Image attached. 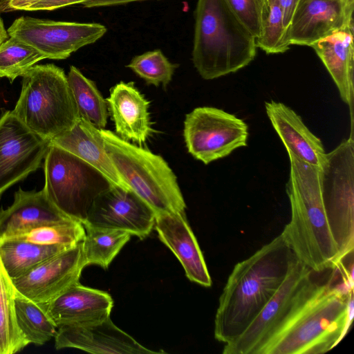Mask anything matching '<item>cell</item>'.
Listing matches in <instances>:
<instances>
[{
  "instance_id": "cell-1",
  "label": "cell",
  "mask_w": 354,
  "mask_h": 354,
  "mask_svg": "<svg viewBox=\"0 0 354 354\" xmlns=\"http://www.w3.org/2000/svg\"><path fill=\"white\" fill-rule=\"evenodd\" d=\"M297 260L280 234L237 263L219 297L215 339L225 344L239 337L273 297Z\"/></svg>"
},
{
  "instance_id": "cell-2",
  "label": "cell",
  "mask_w": 354,
  "mask_h": 354,
  "mask_svg": "<svg viewBox=\"0 0 354 354\" xmlns=\"http://www.w3.org/2000/svg\"><path fill=\"white\" fill-rule=\"evenodd\" d=\"M332 271L259 354L324 353L343 339L353 318V270H340L337 283Z\"/></svg>"
},
{
  "instance_id": "cell-3",
  "label": "cell",
  "mask_w": 354,
  "mask_h": 354,
  "mask_svg": "<svg viewBox=\"0 0 354 354\" xmlns=\"http://www.w3.org/2000/svg\"><path fill=\"white\" fill-rule=\"evenodd\" d=\"M286 193L290 219L281 234L297 259L316 273L335 269L341 261L322 194L320 168L290 151Z\"/></svg>"
},
{
  "instance_id": "cell-4",
  "label": "cell",
  "mask_w": 354,
  "mask_h": 354,
  "mask_svg": "<svg viewBox=\"0 0 354 354\" xmlns=\"http://www.w3.org/2000/svg\"><path fill=\"white\" fill-rule=\"evenodd\" d=\"M256 39L226 0H197L192 62L205 80L235 73L257 54Z\"/></svg>"
},
{
  "instance_id": "cell-5",
  "label": "cell",
  "mask_w": 354,
  "mask_h": 354,
  "mask_svg": "<svg viewBox=\"0 0 354 354\" xmlns=\"http://www.w3.org/2000/svg\"><path fill=\"white\" fill-rule=\"evenodd\" d=\"M30 130L49 142L71 129L80 117L64 71L53 64H35L22 76L14 109Z\"/></svg>"
},
{
  "instance_id": "cell-6",
  "label": "cell",
  "mask_w": 354,
  "mask_h": 354,
  "mask_svg": "<svg viewBox=\"0 0 354 354\" xmlns=\"http://www.w3.org/2000/svg\"><path fill=\"white\" fill-rule=\"evenodd\" d=\"M106 150L128 187L158 213L185 212L177 178L160 155L101 129Z\"/></svg>"
},
{
  "instance_id": "cell-7",
  "label": "cell",
  "mask_w": 354,
  "mask_h": 354,
  "mask_svg": "<svg viewBox=\"0 0 354 354\" xmlns=\"http://www.w3.org/2000/svg\"><path fill=\"white\" fill-rule=\"evenodd\" d=\"M44 160L46 196L64 214L84 224L96 198L114 185L94 167L52 142Z\"/></svg>"
},
{
  "instance_id": "cell-8",
  "label": "cell",
  "mask_w": 354,
  "mask_h": 354,
  "mask_svg": "<svg viewBox=\"0 0 354 354\" xmlns=\"http://www.w3.org/2000/svg\"><path fill=\"white\" fill-rule=\"evenodd\" d=\"M316 273L297 260L279 288L248 328L225 344L223 354H259L263 346L317 290Z\"/></svg>"
},
{
  "instance_id": "cell-9",
  "label": "cell",
  "mask_w": 354,
  "mask_h": 354,
  "mask_svg": "<svg viewBox=\"0 0 354 354\" xmlns=\"http://www.w3.org/2000/svg\"><path fill=\"white\" fill-rule=\"evenodd\" d=\"M320 168L323 203L341 261L354 249V140L326 153Z\"/></svg>"
},
{
  "instance_id": "cell-10",
  "label": "cell",
  "mask_w": 354,
  "mask_h": 354,
  "mask_svg": "<svg viewBox=\"0 0 354 354\" xmlns=\"http://www.w3.org/2000/svg\"><path fill=\"white\" fill-rule=\"evenodd\" d=\"M183 136L188 152L207 165L245 147L248 125L222 109L197 107L185 116Z\"/></svg>"
},
{
  "instance_id": "cell-11",
  "label": "cell",
  "mask_w": 354,
  "mask_h": 354,
  "mask_svg": "<svg viewBox=\"0 0 354 354\" xmlns=\"http://www.w3.org/2000/svg\"><path fill=\"white\" fill-rule=\"evenodd\" d=\"M107 31L100 23H82L41 19L22 16L7 32L9 37L30 44L46 59H65L80 48L92 44Z\"/></svg>"
},
{
  "instance_id": "cell-12",
  "label": "cell",
  "mask_w": 354,
  "mask_h": 354,
  "mask_svg": "<svg viewBox=\"0 0 354 354\" xmlns=\"http://www.w3.org/2000/svg\"><path fill=\"white\" fill-rule=\"evenodd\" d=\"M50 142L25 126L12 111L0 117V197L41 167Z\"/></svg>"
},
{
  "instance_id": "cell-13",
  "label": "cell",
  "mask_w": 354,
  "mask_h": 354,
  "mask_svg": "<svg viewBox=\"0 0 354 354\" xmlns=\"http://www.w3.org/2000/svg\"><path fill=\"white\" fill-rule=\"evenodd\" d=\"M156 216V212L135 192L113 185L96 198L83 225L122 230L142 239L151 232Z\"/></svg>"
},
{
  "instance_id": "cell-14",
  "label": "cell",
  "mask_w": 354,
  "mask_h": 354,
  "mask_svg": "<svg viewBox=\"0 0 354 354\" xmlns=\"http://www.w3.org/2000/svg\"><path fill=\"white\" fill-rule=\"evenodd\" d=\"M82 241L46 259L24 274L12 279L16 290L36 303L45 304L79 282L82 271L86 266Z\"/></svg>"
},
{
  "instance_id": "cell-15",
  "label": "cell",
  "mask_w": 354,
  "mask_h": 354,
  "mask_svg": "<svg viewBox=\"0 0 354 354\" xmlns=\"http://www.w3.org/2000/svg\"><path fill=\"white\" fill-rule=\"evenodd\" d=\"M354 0H305L287 30L290 45L311 46L318 40L353 25Z\"/></svg>"
},
{
  "instance_id": "cell-16",
  "label": "cell",
  "mask_w": 354,
  "mask_h": 354,
  "mask_svg": "<svg viewBox=\"0 0 354 354\" xmlns=\"http://www.w3.org/2000/svg\"><path fill=\"white\" fill-rule=\"evenodd\" d=\"M56 349L74 348L91 353H158L141 345L119 328L110 317L82 324L61 326L55 336Z\"/></svg>"
},
{
  "instance_id": "cell-17",
  "label": "cell",
  "mask_w": 354,
  "mask_h": 354,
  "mask_svg": "<svg viewBox=\"0 0 354 354\" xmlns=\"http://www.w3.org/2000/svg\"><path fill=\"white\" fill-rule=\"evenodd\" d=\"M154 227L160 241L180 262L187 277L203 286L210 287V274L185 213L156 214Z\"/></svg>"
},
{
  "instance_id": "cell-18",
  "label": "cell",
  "mask_w": 354,
  "mask_h": 354,
  "mask_svg": "<svg viewBox=\"0 0 354 354\" xmlns=\"http://www.w3.org/2000/svg\"><path fill=\"white\" fill-rule=\"evenodd\" d=\"M57 328L94 322L110 317L113 300L106 292L75 283L45 304H39Z\"/></svg>"
},
{
  "instance_id": "cell-19",
  "label": "cell",
  "mask_w": 354,
  "mask_h": 354,
  "mask_svg": "<svg viewBox=\"0 0 354 354\" xmlns=\"http://www.w3.org/2000/svg\"><path fill=\"white\" fill-rule=\"evenodd\" d=\"M118 136L139 145L154 131L149 111V102L133 82L115 84L106 99Z\"/></svg>"
},
{
  "instance_id": "cell-20",
  "label": "cell",
  "mask_w": 354,
  "mask_h": 354,
  "mask_svg": "<svg viewBox=\"0 0 354 354\" xmlns=\"http://www.w3.org/2000/svg\"><path fill=\"white\" fill-rule=\"evenodd\" d=\"M71 219L50 201L44 190L14 194L12 204L0 209V240L23 233L37 226Z\"/></svg>"
},
{
  "instance_id": "cell-21",
  "label": "cell",
  "mask_w": 354,
  "mask_h": 354,
  "mask_svg": "<svg viewBox=\"0 0 354 354\" xmlns=\"http://www.w3.org/2000/svg\"><path fill=\"white\" fill-rule=\"evenodd\" d=\"M311 47L330 75L341 99L350 108L353 133V25L318 40Z\"/></svg>"
},
{
  "instance_id": "cell-22",
  "label": "cell",
  "mask_w": 354,
  "mask_h": 354,
  "mask_svg": "<svg viewBox=\"0 0 354 354\" xmlns=\"http://www.w3.org/2000/svg\"><path fill=\"white\" fill-rule=\"evenodd\" d=\"M265 108L286 151L307 163L320 167L326 155L324 145L305 125L301 118L281 102H266Z\"/></svg>"
},
{
  "instance_id": "cell-23",
  "label": "cell",
  "mask_w": 354,
  "mask_h": 354,
  "mask_svg": "<svg viewBox=\"0 0 354 354\" xmlns=\"http://www.w3.org/2000/svg\"><path fill=\"white\" fill-rule=\"evenodd\" d=\"M50 142L94 167L113 185L130 189L120 178L106 150L101 129L89 122L80 118L71 129Z\"/></svg>"
},
{
  "instance_id": "cell-24",
  "label": "cell",
  "mask_w": 354,
  "mask_h": 354,
  "mask_svg": "<svg viewBox=\"0 0 354 354\" xmlns=\"http://www.w3.org/2000/svg\"><path fill=\"white\" fill-rule=\"evenodd\" d=\"M71 247L40 245L8 238L0 240V260L8 275L12 279L24 274L46 259Z\"/></svg>"
},
{
  "instance_id": "cell-25",
  "label": "cell",
  "mask_w": 354,
  "mask_h": 354,
  "mask_svg": "<svg viewBox=\"0 0 354 354\" xmlns=\"http://www.w3.org/2000/svg\"><path fill=\"white\" fill-rule=\"evenodd\" d=\"M67 79L79 117L100 129H104L108 105L95 83L74 66H71Z\"/></svg>"
},
{
  "instance_id": "cell-26",
  "label": "cell",
  "mask_w": 354,
  "mask_h": 354,
  "mask_svg": "<svg viewBox=\"0 0 354 354\" xmlns=\"http://www.w3.org/2000/svg\"><path fill=\"white\" fill-rule=\"evenodd\" d=\"M15 311L18 328L28 344L41 346L55 337L57 326L41 304L17 291Z\"/></svg>"
},
{
  "instance_id": "cell-27",
  "label": "cell",
  "mask_w": 354,
  "mask_h": 354,
  "mask_svg": "<svg viewBox=\"0 0 354 354\" xmlns=\"http://www.w3.org/2000/svg\"><path fill=\"white\" fill-rule=\"evenodd\" d=\"M17 290L0 260V354H13L29 344L18 328L15 311Z\"/></svg>"
},
{
  "instance_id": "cell-28",
  "label": "cell",
  "mask_w": 354,
  "mask_h": 354,
  "mask_svg": "<svg viewBox=\"0 0 354 354\" xmlns=\"http://www.w3.org/2000/svg\"><path fill=\"white\" fill-rule=\"evenodd\" d=\"M82 252L86 266L94 264L106 269L131 234L122 230L84 226Z\"/></svg>"
},
{
  "instance_id": "cell-29",
  "label": "cell",
  "mask_w": 354,
  "mask_h": 354,
  "mask_svg": "<svg viewBox=\"0 0 354 354\" xmlns=\"http://www.w3.org/2000/svg\"><path fill=\"white\" fill-rule=\"evenodd\" d=\"M85 234L86 230L82 223L69 219L41 225L9 238L40 245L71 247L82 242Z\"/></svg>"
},
{
  "instance_id": "cell-30",
  "label": "cell",
  "mask_w": 354,
  "mask_h": 354,
  "mask_svg": "<svg viewBox=\"0 0 354 354\" xmlns=\"http://www.w3.org/2000/svg\"><path fill=\"white\" fill-rule=\"evenodd\" d=\"M46 57L28 44L9 37L0 44V78L11 82Z\"/></svg>"
},
{
  "instance_id": "cell-31",
  "label": "cell",
  "mask_w": 354,
  "mask_h": 354,
  "mask_svg": "<svg viewBox=\"0 0 354 354\" xmlns=\"http://www.w3.org/2000/svg\"><path fill=\"white\" fill-rule=\"evenodd\" d=\"M256 45L267 54L282 53L290 48L287 30L278 0H267L262 30Z\"/></svg>"
},
{
  "instance_id": "cell-32",
  "label": "cell",
  "mask_w": 354,
  "mask_h": 354,
  "mask_svg": "<svg viewBox=\"0 0 354 354\" xmlns=\"http://www.w3.org/2000/svg\"><path fill=\"white\" fill-rule=\"evenodd\" d=\"M178 65L171 63L160 49L135 56L127 65L148 84L166 87Z\"/></svg>"
},
{
  "instance_id": "cell-33",
  "label": "cell",
  "mask_w": 354,
  "mask_h": 354,
  "mask_svg": "<svg viewBox=\"0 0 354 354\" xmlns=\"http://www.w3.org/2000/svg\"><path fill=\"white\" fill-rule=\"evenodd\" d=\"M228 6L255 39L261 32L267 0H226Z\"/></svg>"
},
{
  "instance_id": "cell-34",
  "label": "cell",
  "mask_w": 354,
  "mask_h": 354,
  "mask_svg": "<svg viewBox=\"0 0 354 354\" xmlns=\"http://www.w3.org/2000/svg\"><path fill=\"white\" fill-rule=\"evenodd\" d=\"M86 1L87 0H41L31 6L26 11H51L75 4H82Z\"/></svg>"
},
{
  "instance_id": "cell-35",
  "label": "cell",
  "mask_w": 354,
  "mask_h": 354,
  "mask_svg": "<svg viewBox=\"0 0 354 354\" xmlns=\"http://www.w3.org/2000/svg\"><path fill=\"white\" fill-rule=\"evenodd\" d=\"M305 0H278L283 14V24L288 30L292 19Z\"/></svg>"
},
{
  "instance_id": "cell-36",
  "label": "cell",
  "mask_w": 354,
  "mask_h": 354,
  "mask_svg": "<svg viewBox=\"0 0 354 354\" xmlns=\"http://www.w3.org/2000/svg\"><path fill=\"white\" fill-rule=\"evenodd\" d=\"M147 0H87L82 5L85 8H99L106 6H115L127 4L133 2L143 1Z\"/></svg>"
},
{
  "instance_id": "cell-37",
  "label": "cell",
  "mask_w": 354,
  "mask_h": 354,
  "mask_svg": "<svg viewBox=\"0 0 354 354\" xmlns=\"http://www.w3.org/2000/svg\"><path fill=\"white\" fill-rule=\"evenodd\" d=\"M41 0H8L1 12L16 10L26 11L28 8Z\"/></svg>"
},
{
  "instance_id": "cell-38",
  "label": "cell",
  "mask_w": 354,
  "mask_h": 354,
  "mask_svg": "<svg viewBox=\"0 0 354 354\" xmlns=\"http://www.w3.org/2000/svg\"><path fill=\"white\" fill-rule=\"evenodd\" d=\"M8 38H9V35L8 34L7 30H6L3 19L0 15V44Z\"/></svg>"
},
{
  "instance_id": "cell-39",
  "label": "cell",
  "mask_w": 354,
  "mask_h": 354,
  "mask_svg": "<svg viewBox=\"0 0 354 354\" xmlns=\"http://www.w3.org/2000/svg\"><path fill=\"white\" fill-rule=\"evenodd\" d=\"M8 0H0V12H1L2 9L6 4Z\"/></svg>"
}]
</instances>
